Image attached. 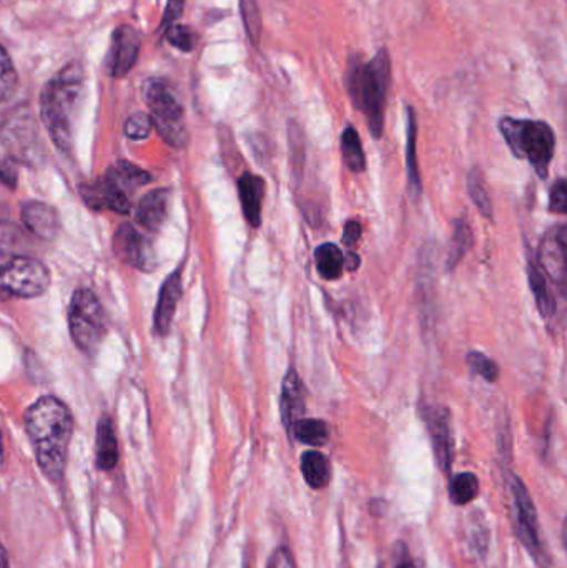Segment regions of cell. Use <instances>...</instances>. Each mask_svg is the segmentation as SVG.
I'll list each match as a JSON object with an SVG mask.
<instances>
[{
    "label": "cell",
    "instance_id": "cell-1",
    "mask_svg": "<svg viewBox=\"0 0 567 568\" xmlns=\"http://www.w3.org/2000/svg\"><path fill=\"white\" fill-rule=\"evenodd\" d=\"M27 434L37 464L50 480L62 479L72 437L73 420L65 404L55 397H40L26 414Z\"/></svg>",
    "mask_w": 567,
    "mask_h": 568
},
{
    "label": "cell",
    "instance_id": "cell-2",
    "mask_svg": "<svg viewBox=\"0 0 567 568\" xmlns=\"http://www.w3.org/2000/svg\"><path fill=\"white\" fill-rule=\"evenodd\" d=\"M389 87H392V59L388 50L379 49L369 60H363L358 53L350 57L346 89L353 105L365 115L375 139H382L383 129H385Z\"/></svg>",
    "mask_w": 567,
    "mask_h": 568
},
{
    "label": "cell",
    "instance_id": "cell-3",
    "mask_svg": "<svg viewBox=\"0 0 567 568\" xmlns=\"http://www.w3.org/2000/svg\"><path fill=\"white\" fill-rule=\"evenodd\" d=\"M85 75L80 63H69L55 73L40 93V116L52 142L62 152L73 146V126L82 102Z\"/></svg>",
    "mask_w": 567,
    "mask_h": 568
},
{
    "label": "cell",
    "instance_id": "cell-4",
    "mask_svg": "<svg viewBox=\"0 0 567 568\" xmlns=\"http://www.w3.org/2000/svg\"><path fill=\"white\" fill-rule=\"evenodd\" d=\"M499 132L516 159L528 160L539 179H548L556 150L555 130L548 123L503 116L499 120Z\"/></svg>",
    "mask_w": 567,
    "mask_h": 568
},
{
    "label": "cell",
    "instance_id": "cell-5",
    "mask_svg": "<svg viewBox=\"0 0 567 568\" xmlns=\"http://www.w3.org/2000/svg\"><path fill=\"white\" fill-rule=\"evenodd\" d=\"M150 119L159 130L162 139L175 149H182L189 142L185 113L182 103L176 99L172 87L162 79H150L143 89Z\"/></svg>",
    "mask_w": 567,
    "mask_h": 568
},
{
    "label": "cell",
    "instance_id": "cell-6",
    "mask_svg": "<svg viewBox=\"0 0 567 568\" xmlns=\"http://www.w3.org/2000/svg\"><path fill=\"white\" fill-rule=\"evenodd\" d=\"M69 327L73 343L82 353L95 354L105 337V314L95 294L85 287L73 293L69 307Z\"/></svg>",
    "mask_w": 567,
    "mask_h": 568
},
{
    "label": "cell",
    "instance_id": "cell-7",
    "mask_svg": "<svg viewBox=\"0 0 567 568\" xmlns=\"http://www.w3.org/2000/svg\"><path fill=\"white\" fill-rule=\"evenodd\" d=\"M509 493H512L513 520H515V532L522 540L529 556L535 560L539 568H549L548 550L539 536V520L536 514L535 503L531 494L526 489L525 483L518 476L509 477Z\"/></svg>",
    "mask_w": 567,
    "mask_h": 568
},
{
    "label": "cell",
    "instance_id": "cell-8",
    "mask_svg": "<svg viewBox=\"0 0 567 568\" xmlns=\"http://www.w3.org/2000/svg\"><path fill=\"white\" fill-rule=\"evenodd\" d=\"M0 139L16 162L39 163L42 160L43 146L29 106H17L6 116L0 126Z\"/></svg>",
    "mask_w": 567,
    "mask_h": 568
},
{
    "label": "cell",
    "instance_id": "cell-9",
    "mask_svg": "<svg viewBox=\"0 0 567 568\" xmlns=\"http://www.w3.org/2000/svg\"><path fill=\"white\" fill-rule=\"evenodd\" d=\"M49 284V270L37 260L17 256L0 263V296L36 297Z\"/></svg>",
    "mask_w": 567,
    "mask_h": 568
},
{
    "label": "cell",
    "instance_id": "cell-10",
    "mask_svg": "<svg viewBox=\"0 0 567 568\" xmlns=\"http://www.w3.org/2000/svg\"><path fill=\"white\" fill-rule=\"evenodd\" d=\"M423 419H425L439 469L445 474L452 473L453 457H455L452 414L446 407L432 406L423 410Z\"/></svg>",
    "mask_w": 567,
    "mask_h": 568
},
{
    "label": "cell",
    "instance_id": "cell-11",
    "mask_svg": "<svg viewBox=\"0 0 567 568\" xmlns=\"http://www.w3.org/2000/svg\"><path fill=\"white\" fill-rule=\"evenodd\" d=\"M113 250L117 256L126 265L142 272H153L155 270V250L145 235L136 232L130 223H123L117 230L113 236Z\"/></svg>",
    "mask_w": 567,
    "mask_h": 568
},
{
    "label": "cell",
    "instance_id": "cell-12",
    "mask_svg": "<svg viewBox=\"0 0 567 568\" xmlns=\"http://www.w3.org/2000/svg\"><path fill=\"white\" fill-rule=\"evenodd\" d=\"M140 36L133 27L120 26L112 33L107 55V72L113 79L126 75L139 59Z\"/></svg>",
    "mask_w": 567,
    "mask_h": 568
},
{
    "label": "cell",
    "instance_id": "cell-13",
    "mask_svg": "<svg viewBox=\"0 0 567 568\" xmlns=\"http://www.w3.org/2000/svg\"><path fill=\"white\" fill-rule=\"evenodd\" d=\"M566 235L565 226H556L549 230L539 246V268L549 276L553 282L563 286L566 276Z\"/></svg>",
    "mask_w": 567,
    "mask_h": 568
},
{
    "label": "cell",
    "instance_id": "cell-14",
    "mask_svg": "<svg viewBox=\"0 0 567 568\" xmlns=\"http://www.w3.org/2000/svg\"><path fill=\"white\" fill-rule=\"evenodd\" d=\"M306 410V393L302 379L295 369H288L283 379L282 399H280V413H282L283 426L286 433L292 434L293 426L303 419Z\"/></svg>",
    "mask_w": 567,
    "mask_h": 568
},
{
    "label": "cell",
    "instance_id": "cell-15",
    "mask_svg": "<svg viewBox=\"0 0 567 568\" xmlns=\"http://www.w3.org/2000/svg\"><path fill=\"white\" fill-rule=\"evenodd\" d=\"M82 196L95 210H112L115 213H126L130 210L129 196L109 176L83 186Z\"/></svg>",
    "mask_w": 567,
    "mask_h": 568
},
{
    "label": "cell",
    "instance_id": "cell-16",
    "mask_svg": "<svg viewBox=\"0 0 567 568\" xmlns=\"http://www.w3.org/2000/svg\"><path fill=\"white\" fill-rule=\"evenodd\" d=\"M239 196L242 203L243 215L252 229H260L262 226V203L265 196V180L262 176L253 175L246 172L240 176L239 182Z\"/></svg>",
    "mask_w": 567,
    "mask_h": 568
},
{
    "label": "cell",
    "instance_id": "cell-17",
    "mask_svg": "<svg viewBox=\"0 0 567 568\" xmlns=\"http://www.w3.org/2000/svg\"><path fill=\"white\" fill-rule=\"evenodd\" d=\"M170 195L166 190H153L140 200L136 206V222L146 232L156 233L169 215Z\"/></svg>",
    "mask_w": 567,
    "mask_h": 568
},
{
    "label": "cell",
    "instance_id": "cell-18",
    "mask_svg": "<svg viewBox=\"0 0 567 568\" xmlns=\"http://www.w3.org/2000/svg\"><path fill=\"white\" fill-rule=\"evenodd\" d=\"M180 296H182V276L176 272L166 278L162 290H160L159 303H156L155 310V329L160 336L169 333Z\"/></svg>",
    "mask_w": 567,
    "mask_h": 568
},
{
    "label": "cell",
    "instance_id": "cell-19",
    "mask_svg": "<svg viewBox=\"0 0 567 568\" xmlns=\"http://www.w3.org/2000/svg\"><path fill=\"white\" fill-rule=\"evenodd\" d=\"M22 220L27 229L42 240H52L59 232V216L52 206L40 202L23 205Z\"/></svg>",
    "mask_w": 567,
    "mask_h": 568
},
{
    "label": "cell",
    "instance_id": "cell-20",
    "mask_svg": "<svg viewBox=\"0 0 567 568\" xmlns=\"http://www.w3.org/2000/svg\"><path fill=\"white\" fill-rule=\"evenodd\" d=\"M406 172H408L409 192L415 199L422 195V179H419L418 155H416V113L413 106H406Z\"/></svg>",
    "mask_w": 567,
    "mask_h": 568
},
{
    "label": "cell",
    "instance_id": "cell-21",
    "mask_svg": "<svg viewBox=\"0 0 567 568\" xmlns=\"http://www.w3.org/2000/svg\"><path fill=\"white\" fill-rule=\"evenodd\" d=\"M119 460V444H117L115 429L112 420L103 417L97 427V466L102 470L115 467Z\"/></svg>",
    "mask_w": 567,
    "mask_h": 568
},
{
    "label": "cell",
    "instance_id": "cell-22",
    "mask_svg": "<svg viewBox=\"0 0 567 568\" xmlns=\"http://www.w3.org/2000/svg\"><path fill=\"white\" fill-rule=\"evenodd\" d=\"M302 474L312 489H325L332 479L330 460L318 450H308L302 456Z\"/></svg>",
    "mask_w": 567,
    "mask_h": 568
},
{
    "label": "cell",
    "instance_id": "cell-23",
    "mask_svg": "<svg viewBox=\"0 0 567 568\" xmlns=\"http://www.w3.org/2000/svg\"><path fill=\"white\" fill-rule=\"evenodd\" d=\"M316 272L326 282H335L343 273V253L335 243H323L315 250Z\"/></svg>",
    "mask_w": 567,
    "mask_h": 568
},
{
    "label": "cell",
    "instance_id": "cell-24",
    "mask_svg": "<svg viewBox=\"0 0 567 568\" xmlns=\"http://www.w3.org/2000/svg\"><path fill=\"white\" fill-rule=\"evenodd\" d=\"M342 156L350 172L363 173L366 170L365 152L362 139L355 126H346L342 133Z\"/></svg>",
    "mask_w": 567,
    "mask_h": 568
},
{
    "label": "cell",
    "instance_id": "cell-25",
    "mask_svg": "<svg viewBox=\"0 0 567 568\" xmlns=\"http://www.w3.org/2000/svg\"><path fill=\"white\" fill-rule=\"evenodd\" d=\"M473 245L472 226L465 220H458L453 230L452 245H449L448 258H446V270L453 272L459 265L466 253Z\"/></svg>",
    "mask_w": 567,
    "mask_h": 568
},
{
    "label": "cell",
    "instance_id": "cell-26",
    "mask_svg": "<svg viewBox=\"0 0 567 568\" xmlns=\"http://www.w3.org/2000/svg\"><path fill=\"white\" fill-rule=\"evenodd\" d=\"M529 284H531L533 294H535L536 304L543 317H551L556 313V301L553 300L551 291L546 283L545 273L538 265H529Z\"/></svg>",
    "mask_w": 567,
    "mask_h": 568
},
{
    "label": "cell",
    "instance_id": "cell-27",
    "mask_svg": "<svg viewBox=\"0 0 567 568\" xmlns=\"http://www.w3.org/2000/svg\"><path fill=\"white\" fill-rule=\"evenodd\" d=\"M292 436L306 446L322 447L328 440V426L323 420L303 417L293 426Z\"/></svg>",
    "mask_w": 567,
    "mask_h": 568
},
{
    "label": "cell",
    "instance_id": "cell-28",
    "mask_svg": "<svg viewBox=\"0 0 567 568\" xmlns=\"http://www.w3.org/2000/svg\"><path fill=\"white\" fill-rule=\"evenodd\" d=\"M479 494V480L473 473H463L449 483V499L455 506L473 503Z\"/></svg>",
    "mask_w": 567,
    "mask_h": 568
},
{
    "label": "cell",
    "instance_id": "cell-29",
    "mask_svg": "<svg viewBox=\"0 0 567 568\" xmlns=\"http://www.w3.org/2000/svg\"><path fill=\"white\" fill-rule=\"evenodd\" d=\"M107 176L112 179L123 192H125L126 189H139V186H143L145 183L150 182L149 173L126 162L119 163V165L110 169Z\"/></svg>",
    "mask_w": 567,
    "mask_h": 568
},
{
    "label": "cell",
    "instance_id": "cell-30",
    "mask_svg": "<svg viewBox=\"0 0 567 568\" xmlns=\"http://www.w3.org/2000/svg\"><path fill=\"white\" fill-rule=\"evenodd\" d=\"M468 195L485 219H493L492 199H489L488 190H486L485 176H483L479 169H473L469 172Z\"/></svg>",
    "mask_w": 567,
    "mask_h": 568
},
{
    "label": "cell",
    "instance_id": "cell-31",
    "mask_svg": "<svg viewBox=\"0 0 567 568\" xmlns=\"http://www.w3.org/2000/svg\"><path fill=\"white\" fill-rule=\"evenodd\" d=\"M240 10H242L246 37L252 45L259 49L260 37H262V13H260L259 2L256 0H240Z\"/></svg>",
    "mask_w": 567,
    "mask_h": 568
},
{
    "label": "cell",
    "instance_id": "cell-32",
    "mask_svg": "<svg viewBox=\"0 0 567 568\" xmlns=\"http://www.w3.org/2000/svg\"><path fill=\"white\" fill-rule=\"evenodd\" d=\"M17 85V70L13 67L12 59L0 45V102L12 95Z\"/></svg>",
    "mask_w": 567,
    "mask_h": 568
},
{
    "label": "cell",
    "instance_id": "cell-33",
    "mask_svg": "<svg viewBox=\"0 0 567 568\" xmlns=\"http://www.w3.org/2000/svg\"><path fill=\"white\" fill-rule=\"evenodd\" d=\"M466 361H468L469 369L482 376L483 379L488 381V383H496L498 381L499 367L486 354L479 353V351H472Z\"/></svg>",
    "mask_w": 567,
    "mask_h": 568
},
{
    "label": "cell",
    "instance_id": "cell-34",
    "mask_svg": "<svg viewBox=\"0 0 567 568\" xmlns=\"http://www.w3.org/2000/svg\"><path fill=\"white\" fill-rule=\"evenodd\" d=\"M165 37L170 45L182 50V52H192V50L195 49L196 36L189 27L173 23V26L166 27Z\"/></svg>",
    "mask_w": 567,
    "mask_h": 568
},
{
    "label": "cell",
    "instance_id": "cell-35",
    "mask_svg": "<svg viewBox=\"0 0 567 568\" xmlns=\"http://www.w3.org/2000/svg\"><path fill=\"white\" fill-rule=\"evenodd\" d=\"M153 122L149 113H135L125 123V135L132 140H143L152 132Z\"/></svg>",
    "mask_w": 567,
    "mask_h": 568
},
{
    "label": "cell",
    "instance_id": "cell-36",
    "mask_svg": "<svg viewBox=\"0 0 567 568\" xmlns=\"http://www.w3.org/2000/svg\"><path fill=\"white\" fill-rule=\"evenodd\" d=\"M566 180L559 179L558 182L553 185L551 195H549V210L558 215H565L566 213Z\"/></svg>",
    "mask_w": 567,
    "mask_h": 568
},
{
    "label": "cell",
    "instance_id": "cell-37",
    "mask_svg": "<svg viewBox=\"0 0 567 568\" xmlns=\"http://www.w3.org/2000/svg\"><path fill=\"white\" fill-rule=\"evenodd\" d=\"M269 568H296L292 552L286 547H280L270 557Z\"/></svg>",
    "mask_w": 567,
    "mask_h": 568
},
{
    "label": "cell",
    "instance_id": "cell-38",
    "mask_svg": "<svg viewBox=\"0 0 567 568\" xmlns=\"http://www.w3.org/2000/svg\"><path fill=\"white\" fill-rule=\"evenodd\" d=\"M362 225L356 220H350L346 222L345 230H343V245L352 246L358 245L360 239H362Z\"/></svg>",
    "mask_w": 567,
    "mask_h": 568
},
{
    "label": "cell",
    "instance_id": "cell-39",
    "mask_svg": "<svg viewBox=\"0 0 567 568\" xmlns=\"http://www.w3.org/2000/svg\"><path fill=\"white\" fill-rule=\"evenodd\" d=\"M0 182L13 189L17 185L16 160H0Z\"/></svg>",
    "mask_w": 567,
    "mask_h": 568
},
{
    "label": "cell",
    "instance_id": "cell-40",
    "mask_svg": "<svg viewBox=\"0 0 567 568\" xmlns=\"http://www.w3.org/2000/svg\"><path fill=\"white\" fill-rule=\"evenodd\" d=\"M183 6H185V0H169L166 3L165 16L162 19V26L170 27L180 19L183 12Z\"/></svg>",
    "mask_w": 567,
    "mask_h": 568
},
{
    "label": "cell",
    "instance_id": "cell-41",
    "mask_svg": "<svg viewBox=\"0 0 567 568\" xmlns=\"http://www.w3.org/2000/svg\"><path fill=\"white\" fill-rule=\"evenodd\" d=\"M360 256L356 253L350 252L348 255L343 256V268L348 272H356L360 268Z\"/></svg>",
    "mask_w": 567,
    "mask_h": 568
},
{
    "label": "cell",
    "instance_id": "cell-42",
    "mask_svg": "<svg viewBox=\"0 0 567 568\" xmlns=\"http://www.w3.org/2000/svg\"><path fill=\"white\" fill-rule=\"evenodd\" d=\"M396 568H422L419 564L413 562V560H403V562H399Z\"/></svg>",
    "mask_w": 567,
    "mask_h": 568
},
{
    "label": "cell",
    "instance_id": "cell-43",
    "mask_svg": "<svg viewBox=\"0 0 567 568\" xmlns=\"http://www.w3.org/2000/svg\"><path fill=\"white\" fill-rule=\"evenodd\" d=\"M0 568H9V560H7V554L2 547H0Z\"/></svg>",
    "mask_w": 567,
    "mask_h": 568
},
{
    "label": "cell",
    "instance_id": "cell-44",
    "mask_svg": "<svg viewBox=\"0 0 567 568\" xmlns=\"http://www.w3.org/2000/svg\"><path fill=\"white\" fill-rule=\"evenodd\" d=\"M3 463V447H2V436H0V467H2Z\"/></svg>",
    "mask_w": 567,
    "mask_h": 568
}]
</instances>
